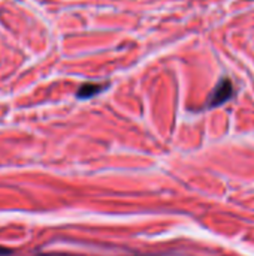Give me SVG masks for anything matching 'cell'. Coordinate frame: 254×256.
I'll use <instances>...</instances> for the list:
<instances>
[{"label": "cell", "mask_w": 254, "mask_h": 256, "mask_svg": "<svg viewBox=\"0 0 254 256\" xmlns=\"http://www.w3.org/2000/svg\"><path fill=\"white\" fill-rule=\"evenodd\" d=\"M7 254H10V250H7V249H3V248H0V256L7 255Z\"/></svg>", "instance_id": "cell-3"}, {"label": "cell", "mask_w": 254, "mask_h": 256, "mask_svg": "<svg viewBox=\"0 0 254 256\" xmlns=\"http://www.w3.org/2000/svg\"><path fill=\"white\" fill-rule=\"evenodd\" d=\"M232 84L229 80H225V81H220V84L216 87V90L213 92L211 98H210V102L208 105L210 106H217V105H222L223 102H226L231 96H232Z\"/></svg>", "instance_id": "cell-1"}, {"label": "cell", "mask_w": 254, "mask_h": 256, "mask_svg": "<svg viewBox=\"0 0 254 256\" xmlns=\"http://www.w3.org/2000/svg\"><path fill=\"white\" fill-rule=\"evenodd\" d=\"M108 88V84H94V82H85L82 84L78 92H76V98L79 99H90L99 93H102L103 90Z\"/></svg>", "instance_id": "cell-2"}]
</instances>
